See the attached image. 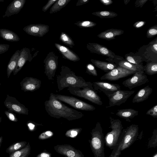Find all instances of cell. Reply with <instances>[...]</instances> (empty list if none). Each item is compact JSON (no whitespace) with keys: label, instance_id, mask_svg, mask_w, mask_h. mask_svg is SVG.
Returning <instances> with one entry per match:
<instances>
[{"label":"cell","instance_id":"cell-1","mask_svg":"<svg viewBox=\"0 0 157 157\" xmlns=\"http://www.w3.org/2000/svg\"><path fill=\"white\" fill-rule=\"evenodd\" d=\"M45 110L51 117L59 119L61 117L69 121L80 119L84 115L81 112L71 108L56 98L51 93L48 100L44 102Z\"/></svg>","mask_w":157,"mask_h":157},{"label":"cell","instance_id":"cell-2","mask_svg":"<svg viewBox=\"0 0 157 157\" xmlns=\"http://www.w3.org/2000/svg\"><path fill=\"white\" fill-rule=\"evenodd\" d=\"M57 83L59 91L69 86L79 87L88 85L91 82H86L81 76L76 75L69 67L62 66L59 74L57 75Z\"/></svg>","mask_w":157,"mask_h":157},{"label":"cell","instance_id":"cell-3","mask_svg":"<svg viewBox=\"0 0 157 157\" xmlns=\"http://www.w3.org/2000/svg\"><path fill=\"white\" fill-rule=\"evenodd\" d=\"M67 90L73 95L84 98L96 105H102L101 98L94 89L91 82L87 86H69L67 87Z\"/></svg>","mask_w":157,"mask_h":157},{"label":"cell","instance_id":"cell-4","mask_svg":"<svg viewBox=\"0 0 157 157\" xmlns=\"http://www.w3.org/2000/svg\"><path fill=\"white\" fill-rule=\"evenodd\" d=\"M135 54L140 56L143 62L157 63V37L141 47Z\"/></svg>","mask_w":157,"mask_h":157},{"label":"cell","instance_id":"cell-5","mask_svg":"<svg viewBox=\"0 0 157 157\" xmlns=\"http://www.w3.org/2000/svg\"><path fill=\"white\" fill-rule=\"evenodd\" d=\"M54 95L56 99L77 109L91 111L96 109L93 105L73 96L54 94Z\"/></svg>","mask_w":157,"mask_h":157},{"label":"cell","instance_id":"cell-6","mask_svg":"<svg viewBox=\"0 0 157 157\" xmlns=\"http://www.w3.org/2000/svg\"><path fill=\"white\" fill-rule=\"evenodd\" d=\"M58 56L53 52H49L44 61V73L49 80H53L58 66Z\"/></svg>","mask_w":157,"mask_h":157},{"label":"cell","instance_id":"cell-7","mask_svg":"<svg viewBox=\"0 0 157 157\" xmlns=\"http://www.w3.org/2000/svg\"><path fill=\"white\" fill-rule=\"evenodd\" d=\"M132 75L131 77L122 82L124 86L128 88L130 90L143 85L149 81L147 76L144 71H136Z\"/></svg>","mask_w":157,"mask_h":157},{"label":"cell","instance_id":"cell-8","mask_svg":"<svg viewBox=\"0 0 157 157\" xmlns=\"http://www.w3.org/2000/svg\"><path fill=\"white\" fill-rule=\"evenodd\" d=\"M135 92L134 91L119 90L107 96L109 99V105L106 108L120 105L125 103L128 98Z\"/></svg>","mask_w":157,"mask_h":157},{"label":"cell","instance_id":"cell-9","mask_svg":"<svg viewBox=\"0 0 157 157\" xmlns=\"http://www.w3.org/2000/svg\"><path fill=\"white\" fill-rule=\"evenodd\" d=\"M136 72L117 66L111 71L103 75L101 77L100 79L111 81L117 80L120 78L133 75Z\"/></svg>","mask_w":157,"mask_h":157},{"label":"cell","instance_id":"cell-10","mask_svg":"<svg viewBox=\"0 0 157 157\" xmlns=\"http://www.w3.org/2000/svg\"><path fill=\"white\" fill-rule=\"evenodd\" d=\"M86 48L91 53L106 56L109 59L124 58L122 57L116 55L106 46L97 43H89L87 44Z\"/></svg>","mask_w":157,"mask_h":157},{"label":"cell","instance_id":"cell-11","mask_svg":"<svg viewBox=\"0 0 157 157\" xmlns=\"http://www.w3.org/2000/svg\"><path fill=\"white\" fill-rule=\"evenodd\" d=\"M5 106L13 112L18 114L28 115L29 110L23 104L21 103L15 97L7 95L4 101Z\"/></svg>","mask_w":157,"mask_h":157},{"label":"cell","instance_id":"cell-12","mask_svg":"<svg viewBox=\"0 0 157 157\" xmlns=\"http://www.w3.org/2000/svg\"><path fill=\"white\" fill-rule=\"evenodd\" d=\"M92 84L95 90L102 92L107 96L121 90V86L118 84L101 81L94 82Z\"/></svg>","mask_w":157,"mask_h":157},{"label":"cell","instance_id":"cell-13","mask_svg":"<svg viewBox=\"0 0 157 157\" xmlns=\"http://www.w3.org/2000/svg\"><path fill=\"white\" fill-rule=\"evenodd\" d=\"M49 26L42 24H30L25 27L23 30L29 35L41 37L48 33Z\"/></svg>","mask_w":157,"mask_h":157},{"label":"cell","instance_id":"cell-14","mask_svg":"<svg viewBox=\"0 0 157 157\" xmlns=\"http://www.w3.org/2000/svg\"><path fill=\"white\" fill-rule=\"evenodd\" d=\"M54 148L58 153L66 157H84L80 151L70 145H57Z\"/></svg>","mask_w":157,"mask_h":157},{"label":"cell","instance_id":"cell-15","mask_svg":"<svg viewBox=\"0 0 157 157\" xmlns=\"http://www.w3.org/2000/svg\"><path fill=\"white\" fill-rule=\"evenodd\" d=\"M41 83L40 80L31 77H25L20 82L21 90L25 92H33L39 89Z\"/></svg>","mask_w":157,"mask_h":157},{"label":"cell","instance_id":"cell-16","mask_svg":"<svg viewBox=\"0 0 157 157\" xmlns=\"http://www.w3.org/2000/svg\"><path fill=\"white\" fill-rule=\"evenodd\" d=\"M106 60L109 62L114 64L127 69L135 71H144V68L132 63L125 59L121 58L111 59L107 58Z\"/></svg>","mask_w":157,"mask_h":157},{"label":"cell","instance_id":"cell-17","mask_svg":"<svg viewBox=\"0 0 157 157\" xmlns=\"http://www.w3.org/2000/svg\"><path fill=\"white\" fill-rule=\"evenodd\" d=\"M20 51L17 65L13 71L14 75H16L20 71L26 61L31 62L33 58L30 50L29 48H24L20 50Z\"/></svg>","mask_w":157,"mask_h":157},{"label":"cell","instance_id":"cell-18","mask_svg":"<svg viewBox=\"0 0 157 157\" xmlns=\"http://www.w3.org/2000/svg\"><path fill=\"white\" fill-rule=\"evenodd\" d=\"M25 0H14L7 7L3 18L9 17L19 13L23 7Z\"/></svg>","mask_w":157,"mask_h":157},{"label":"cell","instance_id":"cell-19","mask_svg":"<svg viewBox=\"0 0 157 157\" xmlns=\"http://www.w3.org/2000/svg\"><path fill=\"white\" fill-rule=\"evenodd\" d=\"M55 45L64 58L74 62L80 60L76 53L66 47L57 43H55Z\"/></svg>","mask_w":157,"mask_h":157},{"label":"cell","instance_id":"cell-20","mask_svg":"<svg viewBox=\"0 0 157 157\" xmlns=\"http://www.w3.org/2000/svg\"><path fill=\"white\" fill-rule=\"evenodd\" d=\"M152 89L149 85L140 89L133 98L132 102L139 103L147 100L152 93Z\"/></svg>","mask_w":157,"mask_h":157},{"label":"cell","instance_id":"cell-21","mask_svg":"<svg viewBox=\"0 0 157 157\" xmlns=\"http://www.w3.org/2000/svg\"><path fill=\"white\" fill-rule=\"evenodd\" d=\"M124 31L117 29H111L100 33L97 36L98 37L107 40H114L117 36L123 34Z\"/></svg>","mask_w":157,"mask_h":157},{"label":"cell","instance_id":"cell-22","mask_svg":"<svg viewBox=\"0 0 157 157\" xmlns=\"http://www.w3.org/2000/svg\"><path fill=\"white\" fill-rule=\"evenodd\" d=\"M138 111L132 109H126L117 110L116 114L118 117L124 118L127 121H131L130 119L138 115Z\"/></svg>","mask_w":157,"mask_h":157},{"label":"cell","instance_id":"cell-23","mask_svg":"<svg viewBox=\"0 0 157 157\" xmlns=\"http://www.w3.org/2000/svg\"><path fill=\"white\" fill-rule=\"evenodd\" d=\"M20 52V50H17L10 58L7 67L8 78L10 77L11 73L14 71L17 66Z\"/></svg>","mask_w":157,"mask_h":157},{"label":"cell","instance_id":"cell-24","mask_svg":"<svg viewBox=\"0 0 157 157\" xmlns=\"http://www.w3.org/2000/svg\"><path fill=\"white\" fill-rule=\"evenodd\" d=\"M90 60L95 66L106 73L110 71L117 66L115 64L109 62L93 59H91Z\"/></svg>","mask_w":157,"mask_h":157},{"label":"cell","instance_id":"cell-25","mask_svg":"<svg viewBox=\"0 0 157 157\" xmlns=\"http://www.w3.org/2000/svg\"><path fill=\"white\" fill-rule=\"evenodd\" d=\"M0 36L4 40L9 41L17 42L20 40L19 37L16 33L5 29H0Z\"/></svg>","mask_w":157,"mask_h":157},{"label":"cell","instance_id":"cell-26","mask_svg":"<svg viewBox=\"0 0 157 157\" xmlns=\"http://www.w3.org/2000/svg\"><path fill=\"white\" fill-rule=\"evenodd\" d=\"M125 59L133 64L144 68L142 58L132 52L126 54L125 56Z\"/></svg>","mask_w":157,"mask_h":157},{"label":"cell","instance_id":"cell-27","mask_svg":"<svg viewBox=\"0 0 157 157\" xmlns=\"http://www.w3.org/2000/svg\"><path fill=\"white\" fill-rule=\"evenodd\" d=\"M70 1L71 0H57L51 8L49 13L52 14L60 11L65 7Z\"/></svg>","mask_w":157,"mask_h":157},{"label":"cell","instance_id":"cell-28","mask_svg":"<svg viewBox=\"0 0 157 157\" xmlns=\"http://www.w3.org/2000/svg\"><path fill=\"white\" fill-rule=\"evenodd\" d=\"M27 144V142L25 141L17 142L9 146L6 149V152L10 155L13 152L24 148Z\"/></svg>","mask_w":157,"mask_h":157},{"label":"cell","instance_id":"cell-29","mask_svg":"<svg viewBox=\"0 0 157 157\" xmlns=\"http://www.w3.org/2000/svg\"><path fill=\"white\" fill-rule=\"evenodd\" d=\"M144 71L147 75H151L157 73V63H147L144 66Z\"/></svg>","mask_w":157,"mask_h":157},{"label":"cell","instance_id":"cell-30","mask_svg":"<svg viewBox=\"0 0 157 157\" xmlns=\"http://www.w3.org/2000/svg\"><path fill=\"white\" fill-rule=\"evenodd\" d=\"M92 14L101 18H112L115 17L118 15L115 12L109 11H97L93 12Z\"/></svg>","mask_w":157,"mask_h":157},{"label":"cell","instance_id":"cell-31","mask_svg":"<svg viewBox=\"0 0 157 157\" xmlns=\"http://www.w3.org/2000/svg\"><path fill=\"white\" fill-rule=\"evenodd\" d=\"M30 146L28 143L24 148L15 151L10 155L9 157H21L24 155L30 153Z\"/></svg>","mask_w":157,"mask_h":157},{"label":"cell","instance_id":"cell-32","mask_svg":"<svg viewBox=\"0 0 157 157\" xmlns=\"http://www.w3.org/2000/svg\"><path fill=\"white\" fill-rule=\"evenodd\" d=\"M60 40L64 44L72 48L75 46L74 41L66 33L62 32L59 37Z\"/></svg>","mask_w":157,"mask_h":157},{"label":"cell","instance_id":"cell-33","mask_svg":"<svg viewBox=\"0 0 157 157\" xmlns=\"http://www.w3.org/2000/svg\"><path fill=\"white\" fill-rule=\"evenodd\" d=\"M75 24L81 28H89L94 27L97 24L91 21H78Z\"/></svg>","mask_w":157,"mask_h":157},{"label":"cell","instance_id":"cell-34","mask_svg":"<svg viewBox=\"0 0 157 157\" xmlns=\"http://www.w3.org/2000/svg\"><path fill=\"white\" fill-rule=\"evenodd\" d=\"M81 128H75L68 130L65 133V136L68 137L74 138L76 137L80 132Z\"/></svg>","mask_w":157,"mask_h":157},{"label":"cell","instance_id":"cell-35","mask_svg":"<svg viewBox=\"0 0 157 157\" xmlns=\"http://www.w3.org/2000/svg\"><path fill=\"white\" fill-rule=\"evenodd\" d=\"M157 34V25L150 27L147 30L146 36L148 38L153 37Z\"/></svg>","mask_w":157,"mask_h":157},{"label":"cell","instance_id":"cell-36","mask_svg":"<svg viewBox=\"0 0 157 157\" xmlns=\"http://www.w3.org/2000/svg\"><path fill=\"white\" fill-rule=\"evenodd\" d=\"M86 73L95 76H98L96 70L93 64L90 63H88L86 65Z\"/></svg>","mask_w":157,"mask_h":157},{"label":"cell","instance_id":"cell-37","mask_svg":"<svg viewBox=\"0 0 157 157\" xmlns=\"http://www.w3.org/2000/svg\"><path fill=\"white\" fill-rule=\"evenodd\" d=\"M4 113L10 120L14 122H17L18 121L16 115L12 111L8 109V110L5 111Z\"/></svg>","mask_w":157,"mask_h":157},{"label":"cell","instance_id":"cell-38","mask_svg":"<svg viewBox=\"0 0 157 157\" xmlns=\"http://www.w3.org/2000/svg\"><path fill=\"white\" fill-rule=\"evenodd\" d=\"M92 145L95 149H98L101 147V142L99 139L96 137L93 138L91 141Z\"/></svg>","mask_w":157,"mask_h":157},{"label":"cell","instance_id":"cell-39","mask_svg":"<svg viewBox=\"0 0 157 157\" xmlns=\"http://www.w3.org/2000/svg\"><path fill=\"white\" fill-rule=\"evenodd\" d=\"M53 135V133L50 131H48L41 134L38 137V139L41 140L46 139L52 136Z\"/></svg>","mask_w":157,"mask_h":157},{"label":"cell","instance_id":"cell-40","mask_svg":"<svg viewBox=\"0 0 157 157\" xmlns=\"http://www.w3.org/2000/svg\"><path fill=\"white\" fill-rule=\"evenodd\" d=\"M147 115H149L154 118L157 117V105L156 104L148 110L146 112Z\"/></svg>","mask_w":157,"mask_h":157},{"label":"cell","instance_id":"cell-41","mask_svg":"<svg viewBox=\"0 0 157 157\" xmlns=\"http://www.w3.org/2000/svg\"><path fill=\"white\" fill-rule=\"evenodd\" d=\"M57 0H50L48 1L47 4L42 8V10L44 12H45L50 7L54 4Z\"/></svg>","mask_w":157,"mask_h":157},{"label":"cell","instance_id":"cell-42","mask_svg":"<svg viewBox=\"0 0 157 157\" xmlns=\"http://www.w3.org/2000/svg\"><path fill=\"white\" fill-rule=\"evenodd\" d=\"M10 46L9 44H0V54L7 52Z\"/></svg>","mask_w":157,"mask_h":157},{"label":"cell","instance_id":"cell-43","mask_svg":"<svg viewBox=\"0 0 157 157\" xmlns=\"http://www.w3.org/2000/svg\"><path fill=\"white\" fill-rule=\"evenodd\" d=\"M148 0H136L135 5L136 7H142L144 5L147 1Z\"/></svg>","mask_w":157,"mask_h":157},{"label":"cell","instance_id":"cell-44","mask_svg":"<svg viewBox=\"0 0 157 157\" xmlns=\"http://www.w3.org/2000/svg\"><path fill=\"white\" fill-rule=\"evenodd\" d=\"M146 22L144 21H139L136 22L133 25V26L136 29H140L144 26Z\"/></svg>","mask_w":157,"mask_h":157},{"label":"cell","instance_id":"cell-45","mask_svg":"<svg viewBox=\"0 0 157 157\" xmlns=\"http://www.w3.org/2000/svg\"><path fill=\"white\" fill-rule=\"evenodd\" d=\"M99 1L105 6L110 5L113 3V1L111 0H99Z\"/></svg>","mask_w":157,"mask_h":157},{"label":"cell","instance_id":"cell-46","mask_svg":"<svg viewBox=\"0 0 157 157\" xmlns=\"http://www.w3.org/2000/svg\"><path fill=\"white\" fill-rule=\"evenodd\" d=\"M36 157H51V155L48 152H43L38 154Z\"/></svg>","mask_w":157,"mask_h":157},{"label":"cell","instance_id":"cell-47","mask_svg":"<svg viewBox=\"0 0 157 157\" xmlns=\"http://www.w3.org/2000/svg\"><path fill=\"white\" fill-rule=\"evenodd\" d=\"M89 1V0H78L76 3V6H78L82 5L87 3Z\"/></svg>","mask_w":157,"mask_h":157},{"label":"cell","instance_id":"cell-48","mask_svg":"<svg viewBox=\"0 0 157 157\" xmlns=\"http://www.w3.org/2000/svg\"><path fill=\"white\" fill-rule=\"evenodd\" d=\"M113 135L112 134H109L107 138V141L109 144H110L112 143L113 138Z\"/></svg>","mask_w":157,"mask_h":157},{"label":"cell","instance_id":"cell-49","mask_svg":"<svg viewBox=\"0 0 157 157\" xmlns=\"http://www.w3.org/2000/svg\"><path fill=\"white\" fill-rule=\"evenodd\" d=\"M131 139V136L130 135H126L125 138L124 142L125 143H128L130 140Z\"/></svg>","mask_w":157,"mask_h":157},{"label":"cell","instance_id":"cell-50","mask_svg":"<svg viewBox=\"0 0 157 157\" xmlns=\"http://www.w3.org/2000/svg\"><path fill=\"white\" fill-rule=\"evenodd\" d=\"M27 125L30 130H33L35 126L34 124L31 123H28Z\"/></svg>","mask_w":157,"mask_h":157},{"label":"cell","instance_id":"cell-51","mask_svg":"<svg viewBox=\"0 0 157 157\" xmlns=\"http://www.w3.org/2000/svg\"><path fill=\"white\" fill-rule=\"evenodd\" d=\"M124 3L125 5H127L130 1V0H124Z\"/></svg>","mask_w":157,"mask_h":157},{"label":"cell","instance_id":"cell-52","mask_svg":"<svg viewBox=\"0 0 157 157\" xmlns=\"http://www.w3.org/2000/svg\"><path fill=\"white\" fill-rule=\"evenodd\" d=\"M3 138L2 136H1L0 137V147L3 141Z\"/></svg>","mask_w":157,"mask_h":157},{"label":"cell","instance_id":"cell-53","mask_svg":"<svg viewBox=\"0 0 157 157\" xmlns=\"http://www.w3.org/2000/svg\"><path fill=\"white\" fill-rule=\"evenodd\" d=\"M30 153L26 154L21 157H28Z\"/></svg>","mask_w":157,"mask_h":157},{"label":"cell","instance_id":"cell-54","mask_svg":"<svg viewBox=\"0 0 157 157\" xmlns=\"http://www.w3.org/2000/svg\"><path fill=\"white\" fill-rule=\"evenodd\" d=\"M2 121V117L0 116V124Z\"/></svg>","mask_w":157,"mask_h":157},{"label":"cell","instance_id":"cell-55","mask_svg":"<svg viewBox=\"0 0 157 157\" xmlns=\"http://www.w3.org/2000/svg\"><path fill=\"white\" fill-rule=\"evenodd\" d=\"M4 1V0H0V2H3Z\"/></svg>","mask_w":157,"mask_h":157},{"label":"cell","instance_id":"cell-56","mask_svg":"<svg viewBox=\"0 0 157 157\" xmlns=\"http://www.w3.org/2000/svg\"><path fill=\"white\" fill-rule=\"evenodd\" d=\"M153 157H157V155L156 154Z\"/></svg>","mask_w":157,"mask_h":157},{"label":"cell","instance_id":"cell-57","mask_svg":"<svg viewBox=\"0 0 157 157\" xmlns=\"http://www.w3.org/2000/svg\"><path fill=\"white\" fill-rule=\"evenodd\" d=\"M1 83H0V85H1Z\"/></svg>","mask_w":157,"mask_h":157}]
</instances>
